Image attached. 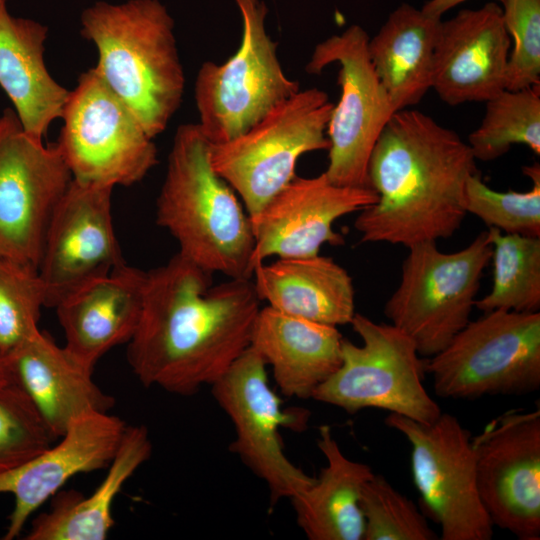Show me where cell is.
<instances>
[{
	"label": "cell",
	"instance_id": "cell-1",
	"mask_svg": "<svg viewBox=\"0 0 540 540\" xmlns=\"http://www.w3.org/2000/svg\"><path fill=\"white\" fill-rule=\"evenodd\" d=\"M260 298L251 279L215 284L179 252L147 271L127 361L145 387L190 396L218 381L250 346Z\"/></svg>",
	"mask_w": 540,
	"mask_h": 540
},
{
	"label": "cell",
	"instance_id": "cell-2",
	"mask_svg": "<svg viewBox=\"0 0 540 540\" xmlns=\"http://www.w3.org/2000/svg\"><path fill=\"white\" fill-rule=\"evenodd\" d=\"M476 172L457 132L416 109L395 112L369 159L368 183L378 199L354 221L361 242L409 248L450 238L467 214L464 187Z\"/></svg>",
	"mask_w": 540,
	"mask_h": 540
},
{
	"label": "cell",
	"instance_id": "cell-3",
	"mask_svg": "<svg viewBox=\"0 0 540 540\" xmlns=\"http://www.w3.org/2000/svg\"><path fill=\"white\" fill-rule=\"evenodd\" d=\"M80 23L82 37L97 49L95 70L151 138L161 134L185 90L167 7L160 0L97 1L83 10Z\"/></svg>",
	"mask_w": 540,
	"mask_h": 540
},
{
	"label": "cell",
	"instance_id": "cell-4",
	"mask_svg": "<svg viewBox=\"0 0 540 540\" xmlns=\"http://www.w3.org/2000/svg\"><path fill=\"white\" fill-rule=\"evenodd\" d=\"M210 147L198 123L177 128L156 201V222L193 263L229 279H251V219L214 170Z\"/></svg>",
	"mask_w": 540,
	"mask_h": 540
},
{
	"label": "cell",
	"instance_id": "cell-5",
	"mask_svg": "<svg viewBox=\"0 0 540 540\" xmlns=\"http://www.w3.org/2000/svg\"><path fill=\"white\" fill-rule=\"evenodd\" d=\"M408 250L400 282L383 312L421 356L431 357L470 321L492 244L488 231H483L459 251L442 252L436 242Z\"/></svg>",
	"mask_w": 540,
	"mask_h": 540
},
{
	"label": "cell",
	"instance_id": "cell-6",
	"mask_svg": "<svg viewBox=\"0 0 540 540\" xmlns=\"http://www.w3.org/2000/svg\"><path fill=\"white\" fill-rule=\"evenodd\" d=\"M242 18L240 46L222 64L205 61L194 87L199 126L211 144L230 141L300 90L283 71L278 44L266 31L264 1L235 0Z\"/></svg>",
	"mask_w": 540,
	"mask_h": 540
},
{
	"label": "cell",
	"instance_id": "cell-7",
	"mask_svg": "<svg viewBox=\"0 0 540 540\" xmlns=\"http://www.w3.org/2000/svg\"><path fill=\"white\" fill-rule=\"evenodd\" d=\"M435 394L476 399L525 395L540 388V312L495 310L470 320L425 359Z\"/></svg>",
	"mask_w": 540,
	"mask_h": 540
},
{
	"label": "cell",
	"instance_id": "cell-8",
	"mask_svg": "<svg viewBox=\"0 0 540 540\" xmlns=\"http://www.w3.org/2000/svg\"><path fill=\"white\" fill-rule=\"evenodd\" d=\"M333 106L323 90H299L247 132L211 144L214 170L239 195L250 217L296 176L302 155L328 150Z\"/></svg>",
	"mask_w": 540,
	"mask_h": 540
},
{
	"label": "cell",
	"instance_id": "cell-9",
	"mask_svg": "<svg viewBox=\"0 0 540 540\" xmlns=\"http://www.w3.org/2000/svg\"><path fill=\"white\" fill-rule=\"evenodd\" d=\"M361 345L342 340L339 368L312 399L349 414L381 409L422 423L442 413L423 385L425 359L414 342L394 325L355 313L350 322Z\"/></svg>",
	"mask_w": 540,
	"mask_h": 540
},
{
	"label": "cell",
	"instance_id": "cell-10",
	"mask_svg": "<svg viewBox=\"0 0 540 540\" xmlns=\"http://www.w3.org/2000/svg\"><path fill=\"white\" fill-rule=\"evenodd\" d=\"M61 119L56 145L75 180L131 186L158 163L153 138L95 68L80 75Z\"/></svg>",
	"mask_w": 540,
	"mask_h": 540
},
{
	"label": "cell",
	"instance_id": "cell-11",
	"mask_svg": "<svg viewBox=\"0 0 540 540\" xmlns=\"http://www.w3.org/2000/svg\"><path fill=\"white\" fill-rule=\"evenodd\" d=\"M266 364L248 347L213 385L211 392L231 420L235 438L229 450L269 490L270 505L291 499L310 486L315 478L293 464L284 452L280 428L302 432L310 411L301 407L284 409L270 388Z\"/></svg>",
	"mask_w": 540,
	"mask_h": 540
},
{
	"label": "cell",
	"instance_id": "cell-12",
	"mask_svg": "<svg viewBox=\"0 0 540 540\" xmlns=\"http://www.w3.org/2000/svg\"><path fill=\"white\" fill-rule=\"evenodd\" d=\"M363 27L350 25L318 43L305 69L320 74L339 63L340 98L327 125L330 182L339 186L369 187L368 164L373 148L396 112L371 63Z\"/></svg>",
	"mask_w": 540,
	"mask_h": 540
},
{
	"label": "cell",
	"instance_id": "cell-13",
	"mask_svg": "<svg viewBox=\"0 0 540 540\" xmlns=\"http://www.w3.org/2000/svg\"><path fill=\"white\" fill-rule=\"evenodd\" d=\"M386 426L411 445V471L426 512L441 529V540H490L493 524L480 500L472 435L459 419L441 413L422 423L389 413Z\"/></svg>",
	"mask_w": 540,
	"mask_h": 540
},
{
	"label": "cell",
	"instance_id": "cell-14",
	"mask_svg": "<svg viewBox=\"0 0 540 540\" xmlns=\"http://www.w3.org/2000/svg\"><path fill=\"white\" fill-rule=\"evenodd\" d=\"M73 177L56 143L23 129L13 108L0 115V254L38 269L52 214Z\"/></svg>",
	"mask_w": 540,
	"mask_h": 540
},
{
	"label": "cell",
	"instance_id": "cell-15",
	"mask_svg": "<svg viewBox=\"0 0 540 540\" xmlns=\"http://www.w3.org/2000/svg\"><path fill=\"white\" fill-rule=\"evenodd\" d=\"M476 485L493 524L540 539V410L508 411L472 437Z\"/></svg>",
	"mask_w": 540,
	"mask_h": 540
},
{
	"label": "cell",
	"instance_id": "cell-16",
	"mask_svg": "<svg viewBox=\"0 0 540 540\" xmlns=\"http://www.w3.org/2000/svg\"><path fill=\"white\" fill-rule=\"evenodd\" d=\"M113 188L72 179L57 204L38 265L47 307L125 262L112 221Z\"/></svg>",
	"mask_w": 540,
	"mask_h": 540
},
{
	"label": "cell",
	"instance_id": "cell-17",
	"mask_svg": "<svg viewBox=\"0 0 540 540\" xmlns=\"http://www.w3.org/2000/svg\"><path fill=\"white\" fill-rule=\"evenodd\" d=\"M377 199L372 188L339 186L324 172L309 178L295 176L250 217L254 235L252 270L272 256L311 257L318 255L326 243L343 245L344 238L334 231V222Z\"/></svg>",
	"mask_w": 540,
	"mask_h": 540
},
{
	"label": "cell",
	"instance_id": "cell-18",
	"mask_svg": "<svg viewBox=\"0 0 540 540\" xmlns=\"http://www.w3.org/2000/svg\"><path fill=\"white\" fill-rule=\"evenodd\" d=\"M126 427L108 412L85 413L70 423L57 444L1 473L0 493L15 499L2 539L19 536L29 517L74 475L108 467Z\"/></svg>",
	"mask_w": 540,
	"mask_h": 540
},
{
	"label": "cell",
	"instance_id": "cell-19",
	"mask_svg": "<svg viewBox=\"0 0 540 540\" xmlns=\"http://www.w3.org/2000/svg\"><path fill=\"white\" fill-rule=\"evenodd\" d=\"M510 49L499 4L460 10L441 21L431 89L451 106L488 101L505 89Z\"/></svg>",
	"mask_w": 540,
	"mask_h": 540
},
{
	"label": "cell",
	"instance_id": "cell-20",
	"mask_svg": "<svg viewBox=\"0 0 540 540\" xmlns=\"http://www.w3.org/2000/svg\"><path fill=\"white\" fill-rule=\"evenodd\" d=\"M147 271L126 262L80 286L56 306L65 348L88 367L127 344L142 313Z\"/></svg>",
	"mask_w": 540,
	"mask_h": 540
},
{
	"label": "cell",
	"instance_id": "cell-21",
	"mask_svg": "<svg viewBox=\"0 0 540 540\" xmlns=\"http://www.w3.org/2000/svg\"><path fill=\"white\" fill-rule=\"evenodd\" d=\"M50 431L59 438L88 412H108L115 399L93 380V369L40 329L6 357Z\"/></svg>",
	"mask_w": 540,
	"mask_h": 540
},
{
	"label": "cell",
	"instance_id": "cell-22",
	"mask_svg": "<svg viewBox=\"0 0 540 540\" xmlns=\"http://www.w3.org/2000/svg\"><path fill=\"white\" fill-rule=\"evenodd\" d=\"M342 340L335 326L265 306L257 314L250 347L271 366L283 395L312 399L316 389L339 368Z\"/></svg>",
	"mask_w": 540,
	"mask_h": 540
},
{
	"label": "cell",
	"instance_id": "cell-23",
	"mask_svg": "<svg viewBox=\"0 0 540 540\" xmlns=\"http://www.w3.org/2000/svg\"><path fill=\"white\" fill-rule=\"evenodd\" d=\"M48 27L13 16L0 0V87L13 104L24 131L43 141L49 126L61 118L69 92L45 64Z\"/></svg>",
	"mask_w": 540,
	"mask_h": 540
},
{
	"label": "cell",
	"instance_id": "cell-24",
	"mask_svg": "<svg viewBox=\"0 0 540 540\" xmlns=\"http://www.w3.org/2000/svg\"><path fill=\"white\" fill-rule=\"evenodd\" d=\"M252 281L261 301L291 316L337 327L350 324L355 315L352 278L330 257L260 263Z\"/></svg>",
	"mask_w": 540,
	"mask_h": 540
},
{
	"label": "cell",
	"instance_id": "cell-25",
	"mask_svg": "<svg viewBox=\"0 0 540 540\" xmlns=\"http://www.w3.org/2000/svg\"><path fill=\"white\" fill-rule=\"evenodd\" d=\"M441 21V17L402 3L369 38L371 63L396 112L417 105L432 88Z\"/></svg>",
	"mask_w": 540,
	"mask_h": 540
},
{
	"label": "cell",
	"instance_id": "cell-26",
	"mask_svg": "<svg viewBox=\"0 0 540 540\" xmlns=\"http://www.w3.org/2000/svg\"><path fill=\"white\" fill-rule=\"evenodd\" d=\"M317 446L327 465L290 499L297 524L310 540H362L360 496L374 473L369 465L343 454L328 425L319 428Z\"/></svg>",
	"mask_w": 540,
	"mask_h": 540
},
{
	"label": "cell",
	"instance_id": "cell-27",
	"mask_svg": "<svg viewBox=\"0 0 540 540\" xmlns=\"http://www.w3.org/2000/svg\"><path fill=\"white\" fill-rule=\"evenodd\" d=\"M152 442L145 426H127L118 450L100 485L89 496L59 493L51 509L32 522L26 540H104L115 522L114 499L126 481L151 456Z\"/></svg>",
	"mask_w": 540,
	"mask_h": 540
},
{
	"label": "cell",
	"instance_id": "cell-28",
	"mask_svg": "<svg viewBox=\"0 0 540 540\" xmlns=\"http://www.w3.org/2000/svg\"><path fill=\"white\" fill-rule=\"evenodd\" d=\"M487 231L492 244L493 283L475 307L483 313L540 312V237L507 234L496 228Z\"/></svg>",
	"mask_w": 540,
	"mask_h": 540
},
{
	"label": "cell",
	"instance_id": "cell-29",
	"mask_svg": "<svg viewBox=\"0 0 540 540\" xmlns=\"http://www.w3.org/2000/svg\"><path fill=\"white\" fill-rule=\"evenodd\" d=\"M485 104L483 119L467 140L476 160L498 159L516 144L540 155V85L504 89Z\"/></svg>",
	"mask_w": 540,
	"mask_h": 540
},
{
	"label": "cell",
	"instance_id": "cell-30",
	"mask_svg": "<svg viewBox=\"0 0 540 540\" xmlns=\"http://www.w3.org/2000/svg\"><path fill=\"white\" fill-rule=\"evenodd\" d=\"M522 172L532 181L525 192L496 191L483 182L479 172L470 175L463 195L466 213L503 233L540 237V165H526Z\"/></svg>",
	"mask_w": 540,
	"mask_h": 540
},
{
	"label": "cell",
	"instance_id": "cell-31",
	"mask_svg": "<svg viewBox=\"0 0 540 540\" xmlns=\"http://www.w3.org/2000/svg\"><path fill=\"white\" fill-rule=\"evenodd\" d=\"M47 297L38 269L0 254V352L7 357L39 330Z\"/></svg>",
	"mask_w": 540,
	"mask_h": 540
},
{
	"label": "cell",
	"instance_id": "cell-32",
	"mask_svg": "<svg viewBox=\"0 0 540 540\" xmlns=\"http://www.w3.org/2000/svg\"><path fill=\"white\" fill-rule=\"evenodd\" d=\"M362 540H436L438 535L412 500L383 476L373 474L360 496Z\"/></svg>",
	"mask_w": 540,
	"mask_h": 540
},
{
	"label": "cell",
	"instance_id": "cell-33",
	"mask_svg": "<svg viewBox=\"0 0 540 540\" xmlns=\"http://www.w3.org/2000/svg\"><path fill=\"white\" fill-rule=\"evenodd\" d=\"M56 439L18 380L0 389V474L41 453Z\"/></svg>",
	"mask_w": 540,
	"mask_h": 540
},
{
	"label": "cell",
	"instance_id": "cell-34",
	"mask_svg": "<svg viewBox=\"0 0 540 540\" xmlns=\"http://www.w3.org/2000/svg\"><path fill=\"white\" fill-rule=\"evenodd\" d=\"M510 36L505 89L540 85V0H499Z\"/></svg>",
	"mask_w": 540,
	"mask_h": 540
},
{
	"label": "cell",
	"instance_id": "cell-35",
	"mask_svg": "<svg viewBox=\"0 0 540 540\" xmlns=\"http://www.w3.org/2000/svg\"><path fill=\"white\" fill-rule=\"evenodd\" d=\"M465 1L467 0H428L423 4L421 10L428 15L442 18V15L448 10Z\"/></svg>",
	"mask_w": 540,
	"mask_h": 540
},
{
	"label": "cell",
	"instance_id": "cell-36",
	"mask_svg": "<svg viewBox=\"0 0 540 540\" xmlns=\"http://www.w3.org/2000/svg\"><path fill=\"white\" fill-rule=\"evenodd\" d=\"M16 380L17 377L9 360L0 352V389Z\"/></svg>",
	"mask_w": 540,
	"mask_h": 540
},
{
	"label": "cell",
	"instance_id": "cell-37",
	"mask_svg": "<svg viewBox=\"0 0 540 540\" xmlns=\"http://www.w3.org/2000/svg\"><path fill=\"white\" fill-rule=\"evenodd\" d=\"M252 1L259 2V1H264V0H252Z\"/></svg>",
	"mask_w": 540,
	"mask_h": 540
}]
</instances>
